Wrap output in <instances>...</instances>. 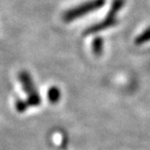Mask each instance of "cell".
Wrapping results in <instances>:
<instances>
[{
    "mask_svg": "<svg viewBox=\"0 0 150 150\" xmlns=\"http://www.w3.org/2000/svg\"><path fill=\"white\" fill-rule=\"evenodd\" d=\"M106 2V0H90L81 5L72 7L63 14V20L65 22H71L85 15L92 13L100 9Z\"/></svg>",
    "mask_w": 150,
    "mask_h": 150,
    "instance_id": "cell-1",
    "label": "cell"
},
{
    "mask_svg": "<svg viewBox=\"0 0 150 150\" xmlns=\"http://www.w3.org/2000/svg\"><path fill=\"white\" fill-rule=\"evenodd\" d=\"M19 79H20L21 83L23 85L24 91L28 95L27 102L29 103V105L34 106V107L40 105L41 97L36 91V88L35 86L33 81H32L30 74L27 71H21L19 73Z\"/></svg>",
    "mask_w": 150,
    "mask_h": 150,
    "instance_id": "cell-2",
    "label": "cell"
},
{
    "mask_svg": "<svg viewBox=\"0 0 150 150\" xmlns=\"http://www.w3.org/2000/svg\"><path fill=\"white\" fill-rule=\"evenodd\" d=\"M117 24V18H111V17H108L106 16V18L100 22L94 24L92 25H91L90 27H88L84 32L85 35H93V34H97L100 31L109 29L110 27L115 26Z\"/></svg>",
    "mask_w": 150,
    "mask_h": 150,
    "instance_id": "cell-3",
    "label": "cell"
},
{
    "mask_svg": "<svg viewBox=\"0 0 150 150\" xmlns=\"http://www.w3.org/2000/svg\"><path fill=\"white\" fill-rule=\"evenodd\" d=\"M124 4H125V0H113L107 16L111 17V18H116L117 14L122 9V7L124 6Z\"/></svg>",
    "mask_w": 150,
    "mask_h": 150,
    "instance_id": "cell-4",
    "label": "cell"
},
{
    "mask_svg": "<svg viewBox=\"0 0 150 150\" xmlns=\"http://www.w3.org/2000/svg\"><path fill=\"white\" fill-rule=\"evenodd\" d=\"M103 45H104V42L102 37L100 36L95 37V39L92 42V51L96 56H100L102 54Z\"/></svg>",
    "mask_w": 150,
    "mask_h": 150,
    "instance_id": "cell-5",
    "label": "cell"
},
{
    "mask_svg": "<svg viewBox=\"0 0 150 150\" xmlns=\"http://www.w3.org/2000/svg\"><path fill=\"white\" fill-rule=\"evenodd\" d=\"M149 41H150V26L147 27L146 30H144L143 33L137 36V38L135 39V45H141Z\"/></svg>",
    "mask_w": 150,
    "mask_h": 150,
    "instance_id": "cell-6",
    "label": "cell"
},
{
    "mask_svg": "<svg viewBox=\"0 0 150 150\" xmlns=\"http://www.w3.org/2000/svg\"><path fill=\"white\" fill-rule=\"evenodd\" d=\"M48 99L50 102L52 103H56L60 100L61 99V91L59 90L58 87L52 86L50 88L48 91Z\"/></svg>",
    "mask_w": 150,
    "mask_h": 150,
    "instance_id": "cell-7",
    "label": "cell"
},
{
    "mask_svg": "<svg viewBox=\"0 0 150 150\" xmlns=\"http://www.w3.org/2000/svg\"><path fill=\"white\" fill-rule=\"evenodd\" d=\"M28 106H29V103L27 101H24V100H18L16 102V110L19 112L25 111L27 110V108H28Z\"/></svg>",
    "mask_w": 150,
    "mask_h": 150,
    "instance_id": "cell-8",
    "label": "cell"
}]
</instances>
